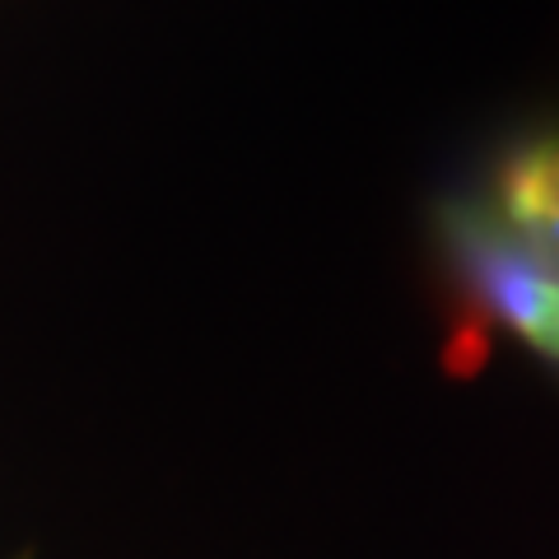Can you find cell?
Here are the masks:
<instances>
[{"label":"cell","mask_w":559,"mask_h":559,"mask_svg":"<svg viewBox=\"0 0 559 559\" xmlns=\"http://www.w3.org/2000/svg\"><path fill=\"white\" fill-rule=\"evenodd\" d=\"M443 238L480 304L550 364H559V271L550 261L513 234L499 210L476 201L448 205Z\"/></svg>","instance_id":"1"},{"label":"cell","mask_w":559,"mask_h":559,"mask_svg":"<svg viewBox=\"0 0 559 559\" xmlns=\"http://www.w3.org/2000/svg\"><path fill=\"white\" fill-rule=\"evenodd\" d=\"M499 215L527 242H540L559 229V135L527 140V145L503 164Z\"/></svg>","instance_id":"2"}]
</instances>
